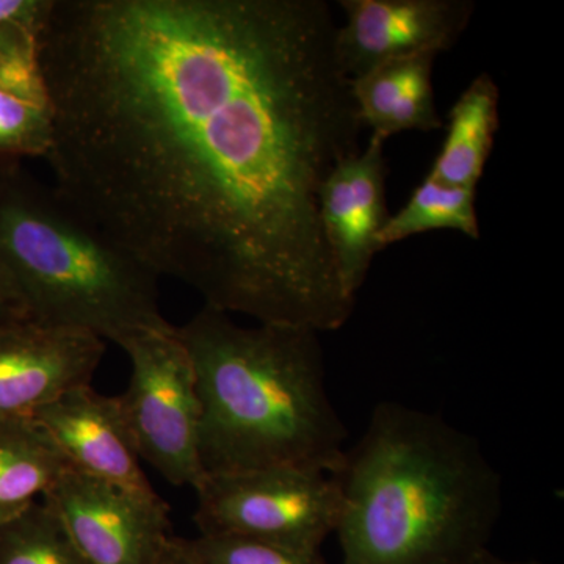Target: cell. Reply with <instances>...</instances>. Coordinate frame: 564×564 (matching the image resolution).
I'll list each match as a JSON object with an SVG mask.
<instances>
[{
	"mask_svg": "<svg viewBox=\"0 0 564 564\" xmlns=\"http://www.w3.org/2000/svg\"><path fill=\"white\" fill-rule=\"evenodd\" d=\"M337 28L325 0H54L52 187L204 306L337 332L321 192L364 131Z\"/></svg>",
	"mask_w": 564,
	"mask_h": 564,
	"instance_id": "cell-1",
	"label": "cell"
},
{
	"mask_svg": "<svg viewBox=\"0 0 564 564\" xmlns=\"http://www.w3.org/2000/svg\"><path fill=\"white\" fill-rule=\"evenodd\" d=\"M333 477L343 564H475L502 514L477 437L399 402L375 406Z\"/></svg>",
	"mask_w": 564,
	"mask_h": 564,
	"instance_id": "cell-2",
	"label": "cell"
},
{
	"mask_svg": "<svg viewBox=\"0 0 564 564\" xmlns=\"http://www.w3.org/2000/svg\"><path fill=\"white\" fill-rule=\"evenodd\" d=\"M202 400L204 473L307 467L334 475L348 430L326 391L321 333L203 306L177 328Z\"/></svg>",
	"mask_w": 564,
	"mask_h": 564,
	"instance_id": "cell-3",
	"label": "cell"
},
{
	"mask_svg": "<svg viewBox=\"0 0 564 564\" xmlns=\"http://www.w3.org/2000/svg\"><path fill=\"white\" fill-rule=\"evenodd\" d=\"M158 282L21 161H0V295L18 321L118 344L173 328Z\"/></svg>",
	"mask_w": 564,
	"mask_h": 564,
	"instance_id": "cell-4",
	"label": "cell"
},
{
	"mask_svg": "<svg viewBox=\"0 0 564 564\" xmlns=\"http://www.w3.org/2000/svg\"><path fill=\"white\" fill-rule=\"evenodd\" d=\"M118 345L131 361V380L118 397L140 459L177 488H198L206 477L203 408L195 366L176 326L132 333Z\"/></svg>",
	"mask_w": 564,
	"mask_h": 564,
	"instance_id": "cell-5",
	"label": "cell"
},
{
	"mask_svg": "<svg viewBox=\"0 0 564 564\" xmlns=\"http://www.w3.org/2000/svg\"><path fill=\"white\" fill-rule=\"evenodd\" d=\"M195 492L193 518L202 534H234L315 554L339 522L336 478L307 467L207 474Z\"/></svg>",
	"mask_w": 564,
	"mask_h": 564,
	"instance_id": "cell-6",
	"label": "cell"
},
{
	"mask_svg": "<svg viewBox=\"0 0 564 564\" xmlns=\"http://www.w3.org/2000/svg\"><path fill=\"white\" fill-rule=\"evenodd\" d=\"M44 502L91 564H161L172 533L170 507L155 491H137L66 470Z\"/></svg>",
	"mask_w": 564,
	"mask_h": 564,
	"instance_id": "cell-7",
	"label": "cell"
},
{
	"mask_svg": "<svg viewBox=\"0 0 564 564\" xmlns=\"http://www.w3.org/2000/svg\"><path fill=\"white\" fill-rule=\"evenodd\" d=\"M336 52L350 79L395 58L443 54L473 21L470 0H339Z\"/></svg>",
	"mask_w": 564,
	"mask_h": 564,
	"instance_id": "cell-8",
	"label": "cell"
},
{
	"mask_svg": "<svg viewBox=\"0 0 564 564\" xmlns=\"http://www.w3.org/2000/svg\"><path fill=\"white\" fill-rule=\"evenodd\" d=\"M104 340L77 329L25 321L0 323V421L33 411L90 384Z\"/></svg>",
	"mask_w": 564,
	"mask_h": 564,
	"instance_id": "cell-9",
	"label": "cell"
},
{
	"mask_svg": "<svg viewBox=\"0 0 564 564\" xmlns=\"http://www.w3.org/2000/svg\"><path fill=\"white\" fill-rule=\"evenodd\" d=\"M388 141L370 135L358 154L337 166L321 192V220L345 291L358 299L378 254V234L391 212L386 202Z\"/></svg>",
	"mask_w": 564,
	"mask_h": 564,
	"instance_id": "cell-10",
	"label": "cell"
},
{
	"mask_svg": "<svg viewBox=\"0 0 564 564\" xmlns=\"http://www.w3.org/2000/svg\"><path fill=\"white\" fill-rule=\"evenodd\" d=\"M31 415L47 430L73 469L137 491H154L141 470L120 397L79 386Z\"/></svg>",
	"mask_w": 564,
	"mask_h": 564,
	"instance_id": "cell-11",
	"label": "cell"
},
{
	"mask_svg": "<svg viewBox=\"0 0 564 564\" xmlns=\"http://www.w3.org/2000/svg\"><path fill=\"white\" fill-rule=\"evenodd\" d=\"M41 29L0 36V161L50 154L52 106L40 65Z\"/></svg>",
	"mask_w": 564,
	"mask_h": 564,
	"instance_id": "cell-12",
	"label": "cell"
},
{
	"mask_svg": "<svg viewBox=\"0 0 564 564\" xmlns=\"http://www.w3.org/2000/svg\"><path fill=\"white\" fill-rule=\"evenodd\" d=\"M436 58V54L395 58L351 79L362 128L386 141L403 132L443 128L433 87Z\"/></svg>",
	"mask_w": 564,
	"mask_h": 564,
	"instance_id": "cell-13",
	"label": "cell"
},
{
	"mask_svg": "<svg viewBox=\"0 0 564 564\" xmlns=\"http://www.w3.org/2000/svg\"><path fill=\"white\" fill-rule=\"evenodd\" d=\"M500 90L478 74L448 113L447 133L429 176L454 187L477 188L500 128Z\"/></svg>",
	"mask_w": 564,
	"mask_h": 564,
	"instance_id": "cell-14",
	"label": "cell"
},
{
	"mask_svg": "<svg viewBox=\"0 0 564 564\" xmlns=\"http://www.w3.org/2000/svg\"><path fill=\"white\" fill-rule=\"evenodd\" d=\"M68 469V459L33 415L0 421V522L46 496Z\"/></svg>",
	"mask_w": 564,
	"mask_h": 564,
	"instance_id": "cell-15",
	"label": "cell"
},
{
	"mask_svg": "<svg viewBox=\"0 0 564 564\" xmlns=\"http://www.w3.org/2000/svg\"><path fill=\"white\" fill-rule=\"evenodd\" d=\"M432 231H456L480 240L477 188L454 187L426 174L402 209L389 215L378 234V251Z\"/></svg>",
	"mask_w": 564,
	"mask_h": 564,
	"instance_id": "cell-16",
	"label": "cell"
},
{
	"mask_svg": "<svg viewBox=\"0 0 564 564\" xmlns=\"http://www.w3.org/2000/svg\"><path fill=\"white\" fill-rule=\"evenodd\" d=\"M0 564H91L46 502L0 522Z\"/></svg>",
	"mask_w": 564,
	"mask_h": 564,
	"instance_id": "cell-17",
	"label": "cell"
},
{
	"mask_svg": "<svg viewBox=\"0 0 564 564\" xmlns=\"http://www.w3.org/2000/svg\"><path fill=\"white\" fill-rule=\"evenodd\" d=\"M202 564H328L322 552H300L234 534H199L192 540Z\"/></svg>",
	"mask_w": 564,
	"mask_h": 564,
	"instance_id": "cell-18",
	"label": "cell"
},
{
	"mask_svg": "<svg viewBox=\"0 0 564 564\" xmlns=\"http://www.w3.org/2000/svg\"><path fill=\"white\" fill-rule=\"evenodd\" d=\"M54 0H0V36L13 29H41Z\"/></svg>",
	"mask_w": 564,
	"mask_h": 564,
	"instance_id": "cell-19",
	"label": "cell"
},
{
	"mask_svg": "<svg viewBox=\"0 0 564 564\" xmlns=\"http://www.w3.org/2000/svg\"><path fill=\"white\" fill-rule=\"evenodd\" d=\"M161 564H202V562L196 555L192 540L173 536L162 556Z\"/></svg>",
	"mask_w": 564,
	"mask_h": 564,
	"instance_id": "cell-20",
	"label": "cell"
},
{
	"mask_svg": "<svg viewBox=\"0 0 564 564\" xmlns=\"http://www.w3.org/2000/svg\"><path fill=\"white\" fill-rule=\"evenodd\" d=\"M475 564H540L536 562H511V560L500 558V556L492 555L491 552H486L480 560Z\"/></svg>",
	"mask_w": 564,
	"mask_h": 564,
	"instance_id": "cell-21",
	"label": "cell"
},
{
	"mask_svg": "<svg viewBox=\"0 0 564 564\" xmlns=\"http://www.w3.org/2000/svg\"><path fill=\"white\" fill-rule=\"evenodd\" d=\"M18 321L17 315L10 310L9 304L6 303L3 296L0 295V323Z\"/></svg>",
	"mask_w": 564,
	"mask_h": 564,
	"instance_id": "cell-22",
	"label": "cell"
}]
</instances>
